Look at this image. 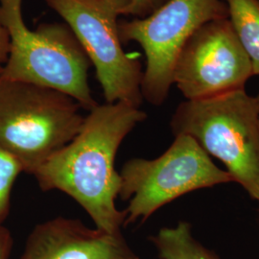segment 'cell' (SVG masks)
<instances>
[{
    "mask_svg": "<svg viewBox=\"0 0 259 259\" xmlns=\"http://www.w3.org/2000/svg\"><path fill=\"white\" fill-rule=\"evenodd\" d=\"M147 113L128 103L98 104L77 136L47 159L34 176L44 191L60 190L88 213L96 228L121 233L125 214L117 209L121 176L114 166L122 141Z\"/></svg>",
    "mask_w": 259,
    "mask_h": 259,
    "instance_id": "1",
    "label": "cell"
},
{
    "mask_svg": "<svg viewBox=\"0 0 259 259\" xmlns=\"http://www.w3.org/2000/svg\"><path fill=\"white\" fill-rule=\"evenodd\" d=\"M22 1L0 0V23L11 39L0 79L56 90L73 98L83 110L92 111L98 103L89 83L92 64L83 47L65 22H45L36 30L29 29Z\"/></svg>",
    "mask_w": 259,
    "mask_h": 259,
    "instance_id": "2",
    "label": "cell"
},
{
    "mask_svg": "<svg viewBox=\"0 0 259 259\" xmlns=\"http://www.w3.org/2000/svg\"><path fill=\"white\" fill-rule=\"evenodd\" d=\"M170 126L174 136L186 135L209 156L218 158L232 181L259 202V104L238 90L177 107Z\"/></svg>",
    "mask_w": 259,
    "mask_h": 259,
    "instance_id": "3",
    "label": "cell"
},
{
    "mask_svg": "<svg viewBox=\"0 0 259 259\" xmlns=\"http://www.w3.org/2000/svg\"><path fill=\"white\" fill-rule=\"evenodd\" d=\"M81 109L56 90L0 79V146L34 175L80 132Z\"/></svg>",
    "mask_w": 259,
    "mask_h": 259,
    "instance_id": "4",
    "label": "cell"
},
{
    "mask_svg": "<svg viewBox=\"0 0 259 259\" xmlns=\"http://www.w3.org/2000/svg\"><path fill=\"white\" fill-rule=\"evenodd\" d=\"M124 227L145 222L163 205L198 189L232 183L193 138L175 136L171 146L154 159L131 158L120 171Z\"/></svg>",
    "mask_w": 259,
    "mask_h": 259,
    "instance_id": "5",
    "label": "cell"
},
{
    "mask_svg": "<svg viewBox=\"0 0 259 259\" xmlns=\"http://www.w3.org/2000/svg\"><path fill=\"white\" fill-rule=\"evenodd\" d=\"M71 29L83 47L106 103L143 102V70L139 56L124 51L118 31L129 0H45Z\"/></svg>",
    "mask_w": 259,
    "mask_h": 259,
    "instance_id": "6",
    "label": "cell"
},
{
    "mask_svg": "<svg viewBox=\"0 0 259 259\" xmlns=\"http://www.w3.org/2000/svg\"><path fill=\"white\" fill-rule=\"evenodd\" d=\"M228 17L224 0H168L146 18L119 21L122 45L137 42L145 54L143 100L154 106L165 102L177 59L186 41L206 22Z\"/></svg>",
    "mask_w": 259,
    "mask_h": 259,
    "instance_id": "7",
    "label": "cell"
},
{
    "mask_svg": "<svg viewBox=\"0 0 259 259\" xmlns=\"http://www.w3.org/2000/svg\"><path fill=\"white\" fill-rule=\"evenodd\" d=\"M252 76L250 59L230 19H214L186 41L177 59L173 83L186 100H201L243 90Z\"/></svg>",
    "mask_w": 259,
    "mask_h": 259,
    "instance_id": "8",
    "label": "cell"
},
{
    "mask_svg": "<svg viewBox=\"0 0 259 259\" xmlns=\"http://www.w3.org/2000/svg\"><path fill=\"white\" fill-rule=\"evenodd\" d=\"M122 233L111 234L82 221L56 217L28 235L20 259H134Z\"/></svg>",
    "mask_w": 259,
    "mask_h": 259,
    "instance_id": "9",
    "label": "cell"
},
{
    "mask_svg": "<svg viewBox=\"0 0 259 259\" xmlns=\"http://www.w3.org/2000/svg\"><path fill=\"white\" fill-rule=\"evenodd\" d=\"M159 259H220L195 239L191 225L179 223L173 228H162L150 238Z\"/></svg>",
    "mask_w": 259,
    "mask_h": 259,
    "instance_id": "10",
    "label": "cell"
},
{
    "mask_svg": "<svg viewBox=\"0 0 259 259\" xmlns=\"http://www.w3.org/2000/svg\"><path fill=\"white\" fill-rule=\"evenodd\" d=\"M228 19L250 59L253 76L259 75V0H224Z\"/></svg>",
    "mask_w": 259,
    "mask_h": 259,
    "instance_id": "11",
    "label": "cell"
},
{
    "mask_svg": "<svg viewBox=\"0 0 259 259\" xmlns=\"http://www.w3.org/2000/svg\"><path fill=\"white\" fill-rule=\"evenodd\" d=\"M21 172H24L21 164L0 146V225L9 214L12 190Z\"/></svg>",
    "mask_w": 259,
    "mask_h": 259,
    "instance_id": "12",
    "label": "cell"
},
{
    "mask_svg": "<svg viewBox=\"0 0 259 259\" xmlns=\"http://www.w3.org/2000/svg\"><path fill=\"white\" fill-rule=\"evenodd\" d=\"M168 0H129L123 16L143 19L165 4Z\"/></svg>",
    "mask_w": 259,
    "mask_h": 259,
    "instance_id": "13",
    "label": "cell"
},
{
    "mask_svg": "<svg viewBox=\"0 0 259 259\" xmlns=\"http://www.w3.org/2000/svg\"><path fill=\"white\" fill-rule=\"evenodd\" d=\"M11 39L7 29L0 23V74L6 65L10 54Z\"/></svg>",
    "mask_w": 259,
    "mask_h": 259,
    "instance_id": "14",
    "label": "cell"
},
{
    "mask_svg": "<svg viewBox=\"0 0 259 259\" xmlns=\"http://www.w3.org/2000/svg\"><path fill=\"white\" fill-rule=\"evenodd\" d=\"M13 237L7 228L0 225V259H9L13 250Z\"/></svg>",
    "mask_w": 259,
    "mask_h": 259,
    "instance_id": "15",
    "label": "cell"
},
{
    "mask_svg": "<svg viewBox=\"0 0 259 259\" xmlns=\"http://www.w3.org/2000/svg\"><path fill=\"white\" fill-rule=\"evenodd\" d=\"M256 97H257V100H258V104H259V93H258V95H257V96H256Z\"/></svg>",
    "mask_w": 259,
    "mask_h": 259,
    "instance_id": "16",
    "label": "cell"
},
{
    "mask_svg": "<svg viewBox=\"0 0 259 259\" xmlns=\"http://www.w3.org/2000/svg\"><path fill=\"white\" fill-rule=\"evenodd\" d=\"M134 259H139V256H136V257H135Z\"/></svg>",
    "mask_w": 259,
    "mask_h": 259,
    "instance_id": "17",
    "label": "cell"
}]
</instances>
